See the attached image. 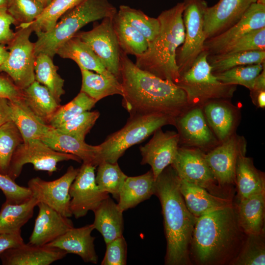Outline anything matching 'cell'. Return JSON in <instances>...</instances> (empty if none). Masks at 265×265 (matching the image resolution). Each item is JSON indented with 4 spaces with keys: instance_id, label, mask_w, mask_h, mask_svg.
<instances>
[{
    "instance_id": "94428289",
    "label": "cell",
    "mask_w": 265,
    "mask_h": 265,
    "mask_svg": "<svg viewBox=\"0 0 265 265\" xmlns=\"http://www.w3.org/2000/svg\"><path fill=\"white\" fill-rule=\"evenodd\" d=\"M256 2L265 4V0H256Z\"/></svg>"
},
{
    "instance_id": "ba28073f",
    "label": "cell",
    "mask_w": 265,
    "mask_h": 265,
    "mask_svg": "<svg viewBox=\"0 0 265 265\" xmlns=\"http://www.w3.org/2000/svg\"><path fill=\"white\" fill-rule=\"evenodd\" d=\"M33 32L29 25L17 26L14 36L7 45L6 61L0 66V73L6 74L20 89L23 90L35 80V44L29 37Z\"/></svg>"
},
{
    "instance_id": "6f0895ef",
    "label": "cell",
    "mask_w": 265,
    "mask_h": 265,
    "mask_svg": "<svg viewBox=\"0 0 265 265\" xmlns=\"http://www.w3.org/2000/svg\"><path fill=\"white\" fill-rule=\"evenodd\" d=\"M9 52L5 45H0V66L6 61Z\"/></svg>"
},
{
    "instance_id": "ab89813d",
    "label": "cell",
    "mask_w": 265,
    "mask_h": 265,
    "mask_svg": "<svg viewBox=\"0 0 265 265\" xmlns=\"http://www.w3.org/2000/svg\"><path fill=\"white\" fill-rule=\"evenodd\" d=\"M80 0H52L35 20L25 25H29L35 33L48 31L55 26L65 13Z\"/></svg>"
},
{
    "instance_id": "30bf717a",
    "label": "cell",
    "mask_w": 265,
    "mask_h": 265,
    "mask_svg": "<svg viewBox=\"0 0 265 265\" xmlns=\"http://www.w3.org/2000/svg\"><path fill=\"white\" fill-rule=\"evenodd\" d=\"M73 160L80 162L78 157L55 151L40 139L23 142L16 148L12 157L7 175L15 180L21 173L24 165L31 163L36 170L52 174L57 164L63 161Z\"/></svg>"
},
{
    "instance_id": "836d02e7",
    "label": "cell",
    "mask_w": 265,
    "mask_h": 265,
    "mask_svg": "<svg viewBox=\"0 0 265 265\" xmlns=\"http://www.w3.org/2000/svg\"><path fill=\"white\" fill-rule=\"evenodd\" d=\"M38 203L34 196L19 204L5 201L0 211V233L21 230V228L32 217L34 208Z\"/></svg>"
},
{
    "instance_id": "44dd1931",
    "label": "cell",
    "mask_w": 265,
    "mask_h": 265,
    "mask_svg": "<svg viewBox=\"0 0 265 265\" xmlns=\"http://www.w3.org/2000/svg\"><path fill=\"white\" fill-rule=\"evenodd\" d=\"M67 254L57 248L28 243L5 251L0 254V259L4 265H49Z\"/></svg>"
},
{
    "instance_id": "d6986e66",
    "label": "cell",
    "mask_w": 265,
    "mask_h": 265,
    "mask_svg": "<svg viewBox=\"0 0 265 265\" xmlns=\"http://www.w3.org/2000/svg\"><path fill=\"white\" fill-rule=\"evenodd\" d=\"M256 0H219L207 7L204 15L206 40L224 31L236 23Z\"/></svg>"
},
{
    "instance_id": "f1b7e54d",
    "label": "cell",
    "mask_w": 265,
    "mask_h": 265,
    "mask_svg": "<svg viewBox=\"0 0 265 265\" xmlns=\"http://www.w3.org/2000/svg\"><path fill=\"white\" fill-rule=\"evenodd\" d=\"M93 212L94 229L103 236L106 244L123 236V211L109 196Z\"/></svg>"
},
{
    "instance_id": "f6af8a7d",
    "label": "cell",
    "mask_w": 265,
    "mask_h": 265,
    "mask_svg": "<svg viewBox=\"0 0 265 265\" xmlns=\"http://www.w3.org/2000/svg\"><path fill=\"white\" fill-rule=\"evenodd\" d=\"M44 8L39 0H10L7 9L18 26L35 20Z\"/></svg>"
},
{
    "instance_id": "f907efd6",
    "label": "cell",
    "mask_w": 265,
    "mask_h": 265,
    "mask_svg": "<svg viewBox=\"0 0 265 265\" xmlns=\"http://www.w3.org/2000/svg\"><path fill=\"white\" fill-rule=\"evenodd\" d=\"M12 24L15 25V22L7 8L0 7V45H8L13 39L15 32L11 28Z\"/></svg>"
},
{
    "instance_id": "8d00e7d4",
    "label": "cell",
    "mask_w": 265,
    "mask_h": 265,
    "mask_svg": "<svg viewBox=\"0 0 265 265\" xmlns=\"http://www.w3.org/2000/svg\"><path fill=\"white\" fill-rule=\"evenodd\" d=\"M208 61L213 74L232 68L251 64L265 63V51H246L208 55Z\"/></svg>"
},
{
    "instance_id": "ffe728a7",
    "label": "cell",
    "mask_w": 265,
    "mask_h": 265,
    "mask_svg": "<svg viewBox=\"0 0 265 265\" xmlns=\"http://www.w3.org/2000/svg\"><path fill=\"white\" fill-rule=\"evenodd\" d=\"M38 214L29 238L30 244L43 246L57 238L74 227L73 222L46 204L39 202Z\"/></svg>"
},
{
    "instance_id": "7dc6e473",
    "label": "cell",
    "mask_w": 265,
    "mask_h": 265,
    "mask_svg": "<svg viewBox=\"0 0 265 265\" xmlns=\"http://www.w3.org/2000/svg\"><path fill=\"white\" fill-rule=\"evenodd\" d=\"M256 51H265V27L249 32L221 53Z\"/></svg>"
},
{
    "instance_id": "7a4b0ae2",
    "label": "cell",
    "mask_w": 265,
    "mask_h": 265,
    "mask_svg": "<svg viewBox=\"0 0 265 265\" xmlns=\"http://www.w3.org/2000/svg\"><path fill=\"white\" fill-rule=\"evenodd\" d=\"M246 236L238 224L235 205L204 214L197 218L193 230L191 262L199 265H231Z\"/></svg>"
},
{
    "instance_id": "9f6ffc18",
    "label": "cell",
    "mask_w": 265,
    "mask_h": 265,
    "mask_svg": "<svg viewBox=\"0 0 265 265\" xmlns=\"http://www.w3.org/2000/svg\"><path fill=\"white\" fill-rule=\"evenodd\" d=\"M265 90V68L255 79L253 88L250 91Z\"/></svg>"
},
{
    "instance_id": "7bdbcfd3",
    "label": "cell",
    "mask_w": 265,
    "mask_h": 265,
    "mask_svg": "<svg viewBox=\"0 0 265 265\" xmlns=\"http://www.w3.org/2000/svg\"><path fill=\"white\" fill-rule=\"evenodd\" d=\"M97 102L85 93L80 91L70 102L60 106L49 121L48 125L57 128L82 112L89 111Z\"/></svg>"
},
{
    "instance_id": "91938a15",
    "label": "cell",
    "mask_w": 265,
    "mask_h": 265,
    "mask_svg": "<svg viewBox=\"0 0 265 265\" xmlns=\"http://www.w3.org/2000/svg\"><path fill=\"white\" fill-rule=\"evenodd\" d=\"M44 5L45 7L47 6L52 0H39Z\"/></svg>"
},
{
    "instance_id": "1f68e13d",
    "label": "cell",
    "mask_w": 265,
    "mask_h": 265,
    "mask_svg": "<svg viewBox=\"0 0 265 265\" xmlns=\"http://www.w3.org/2000/svg\"><path fill=\"white\" fill-rule=\"evenodd\" d=\"M22 99L27 106L47 124L60 106L49 89L36 80L23 90Z\"/></svg>"
},
{
    "instance_id": "681fc988",
    "label": "cell",
    "mask_w": 265,
    "mask_h": 265,
    "mask_svg": "<svg viewBox=\"0 0 265 265\" xmlns=\"http://www.w3.org/2000/svg\"><path fill=\"white\" fill-rule=\"evenodd\" d=\"M106 248L102 265H125L127 245L123 236L106 244Z\"/></svg>"
},
{
    "instance_id": "e575fe53",
    "label": "cell",
    "mask_w": 265,
    "mask_h": 265,
    "mask_svg": "<svg viewBox=\"0 0 265 265\" xmlns=\"http://www.w3.org/2000/svg\"><path fill=\"white\" fill-rule=\"evenodd\" d=\"M58 67L48 55L40 53L36 55L34 65L35 80L46 87L58 103L61 101L64 80L57 73Z\"/></svg>"
},
{
    "instance_id": "3957f363",
    "label": "cell",
    "mask_w": 265,
    "mask_h": 265,
    "mask_svg": "<svg viewBox=\"0 0 265 265\" xmlns=\"http://www.w3.org/2000/svg\"><path fill=\"white\" fill-rule=\"evenodd\" d=\"M155 195L161 204L167 242L165 265L192 264L189 251L197 220L188 210L180 189V178L171 165L155 180Z\"/></svg>"
},
{
    "instance_id": "db71d44e",
    "label": "cell",
    "mask_w": 265,
    "mask_h": 265,
    "mask_svg": "<svg viewBox=\"0 0 265 265\" xmlns=\"http://www.w3.org/2000/svg\"><path fill=\"white\" fill-rule=\"evenodd\" d=\"M11 120V101L0 97V126Z\"/></svg>"
},
{
    "instance_id": "74e56055",
    "label": "cell",
    "mask_w": 265,
    "mask_h": 265,
    "mask_svg": "<svg viewBox=\"0 0 265 265\" xmlns=\"http://www.w3.org/2000/svg\"><path fill=\"white\" fill-rule=\"evenodd\" d=\"M117 13L143 35L149 43L153 40L159 32L160 23L158 17H149L142 11L127 5H120Z\"/></svg>"
},
{
    "instance_id": "9c48e42d",
    "label": "cell",
    "mask_w": 265,
    "mask_h": 265,
    "mask_svg": "<svg viewBox=\"0 0 265 265\" xmlns=\"http://www.w3.org/2000/svg\"><path fill=\"white\" fill-rule=\"evenodd\" d=\"M183 20L185 27L183 44L177 51L176 63L180 75L188 70L205 51L204 15L207 2L204 0H184Z\"/></svg>"
},
{
    "instance_id": "e0dca14e",
    "label": "cell",
    "mask_w": 265,
    "mask_h": 265,
    "mask_svg": "<svg viewBox=\"0 0 265 265\" xmlns=\"http://www.w3.org/2000/svg\"><path fill=\"white\" fill-rule=\"evenodd\" d=\"M180 141L202 150L213 148L219 141L210 128L202 106H191L175 119Z\"/></svg>"
},
{
    "instance_id": "4316f807",
    "label": "cell",
    "mask_w": 265,
    "mask_h": 265,
    "mask_svg": "<svg viewBox=\"0 0 265 265\" xmlns=\"http://www.w3.org/2000/svg\"><path fill=\"white\" fill-rule=\"evenodd\" d=\"M56 54L61 58L73 60L80 70L94 71L106 76L113 75L106 69L90 47L76 36L63 43L57 49Z\"/></svg>"
},
{
    "instance_id": "d590c367",
    "label": "cell",
    "mask_w": 265,
    "mask_h": 265,
    "mask_svg": "<svg viewBox=\"0 0 265 265\" xmlns=\"http://www.w3.org/2000/svg\"><path fill=\"white\" fill-rule=\"evenodd\" d=\"M112 22L120 48L123 53L136 56L146 52L149 42L137 30L117 13L113 17Z\"/></svg>"
},
{
    "instance_id": "5b68a950",
    "label": "cell",
    "mask_w": 265,
    "mask_h": 265,
    "mask_svg": "<svg viewBox=\"0 0 265 265\" xmlns=\"http://www.w3.org/2000/svg\"><path fill=\"white\" fill-rule=\"evenodd\" d=\"M116 8L108 0H81L65 13L55 26L47 32L35 34V56L43 53L53 58L58 48L74 36L87 24L112 17L117 13Z\"/></svg>"
},
{
    "instance_id": "816d5d0a",
    "label": "cell",
    "mask_w": 265,
    "mask_h": 265,
    "mask_svg": "<svg viewBox=\"0 0 265 265\" xmlns=\"http://www.w3.org/2000/svg\"><path fill=\"white\" fill-rule=\"evenodd\" d=\"M0 97L15 101L23 98V90L18 87L5 73H0Z\"/></svg>"
},
{
    "instance_id": "680465c9",
    "label": "cell",
    "mask_w": 265,
    "mask_h": 265,
    "mask_svg": "<svg viewBox=\"0 0 265 265\" xmlns=\"http://www.w3.org/2000/svg\"><path fill=\"white\" fill-rule=\"evenodd\" d=\"M10 0H0V7H7L9 3Z\"/></svg>"
},
{
    "instance_id": "8fae6325",
    "label": "cell",
    "mask_w": 265,
    "mask_h": 265,
    "mask_svg": "<svg viewBox=\"0 0 265 265\" xmlns=\"http://www.w3.org/2000/svg\"><path fill=\"white\" fill-rule=\"evenodd\" d=\"M205 155L198 148L179 147L171 165L181 179L202 187L214 195L229 198L218 185L206 160Z\"/></svg>"
},
{
    "instance_id": "ac0fdd59",
    "label": "cell",
    "mask_w": 265,
    "mask_h": 265,
    "mask_svg": "<svg viewBox=\"0 0 265 265\" xmlns=\"http://www.w3.org/2000/svg\"><path fill=\"white\" fill-rule=\"evenodd\" d=\"M180 143L178 133L174 131L156 130L152 138L140 147L142 159L141 164H148L156 179L168 166L173 162Z\"/></svg>"
},
{
    "instance_id": "7c38bea8",
    "label": "cell",
    "mask_w": 265,
    "mask_h": 265,
    "mask_svg": "<svg viewBox=\"0 0 265 265\" xmlns=\"http://www.w3.org/2000/svg\"><path fill=\"white\" fill-rule=\"evenodd\" d=\"M112 18H105L100 23L96 22L91 30L78 31L75 36L87 43L106 69L120 81L121 49Z\"/></svg>"
},
{
    "instance_id": "d6a6232c",
    "label": "cell",
    "mask_w": 265,
    "mask_h": 265,
    "mask_svg": "<svg viewBox=\"0 0 265 265\" xmlns=\"http://www.w3.org/2000/svg\"><path fill=\"white\" fill-rule=\"evenodd\" d=\"M82 92L96 102L108 96L123 95L120 81L114 75L106 76L91 71L80 69Z\"/></svg>"
},
{
    "instance_id": "7402d4cb",
    "label": "cell",
    "mask_w": 265,
    "mask_h": 265,
    "mask_svg": "<svg viewBox=\"0 0 265 265\" xmlns=\"http://www.w3.org/2000/svg\"><path fill=\"white\" fill-rule=\"evenodd\" d=\"M40 139L55 151L79 157L83 163L95 167L99 164V145H89L84 140L63 133L51 126Z\"/></svg>"
},
{
    "instance_id": "f35d334b",
    "label": "cell",
    "mask_w": 265,
    "mask_h": 265,
    "mask_svg": "<svg viewBox=\"0 0 265 265\" xmlns=\"http://www.w3.org/2000/svg\"><path fill=\"white\" fill-rule=\"evenodd\" d=\"M96 183L102 191L112 194L118 200L119 195L127 176L121 170L117 162H101L98 166Z\"/></svg>"
},
{
    "instance_id": "2e32d148",
    "label": "cell",
    "mask_w": 265,
    "mask_h": 265,
    "mask_svg": "<svg viewBox=\"0 0 265 265\" xmlns=\"http://www.w3.org/2000/svg\"><path fill=\"white\" fill-rule=\"evenodd\" d=\"M265 27V4L252 3L241 18L233 26L214 37L207 39L205 50L209 55L222 53L245 34Z\"/></svg>"
},
{
    "instance_id": "11a10c76",
    "label": "cell",
    "mask_w": 265,
    "mask_h": 265,
    "mask_svg": "<svg viewBox=\"0 0 265 265\" xmlns=\"http://www.w3.org/2000/svg\"><path fill=\"white\" fill-rule=\"evenodd\" d=\"M251 97L254 104L262 108L265 107V90L250 91Z\"/></svg>"
},
{
    "instance_id": "6da1fadb",
    "label": "cell",
    "mask_w": 265,
    "mask_h": 265,
    "mask_svg": "<svg viewBox=\"0 0 265 265\" xmlns=\"http://www.w3.org/2000/svg\"><path fill=\"white\" fill-rule=\"evenodd\" d=\"M120 82L122 106L130 115L161 113L175 118L190 107L182 89L140 69L121 50Z\"/></svg>"
},
{
    "instance_id": "60d3db41",
    "label": "cell",
    "mask_w": 265,
    "mask_h": 265,
    "mask_svg": "<svg viewBox=\"0 0 265 265\" xmlns=\"http://www.w3.org/2000/svg\"><path fill=\"white\" fill-rule=\"evenodd\" d=\"M265 232L246 235L237 257L231 265H265Z\"/></svg>"
},
{
    "instance_id": "4fadbf2b",
    "label": "cell",
    "mask_w": 265,
    "mask_h": 265,
    "mask_svg": "<svg viewBox=\"0 0 265 265\" xmlns=\"http://www.w3.org/2000/svg\"><path fill=\"white\" fill-rule=\"evenodd\" d=\"M205 154L206 160L220 187L235 184V169L238 156L246 153V141L242 136L232 134Z\"/></svg>"
},
{
    "instance_id": "c3c4849f",
    "label": "cell",
    "mask_w": 265,
    "mask_h": 265,
    "mask_svg": "<svg viewBox=\"0 0 265 265\" xmlns=\"http://www.w3.org/2000/svg\"><path fill=\"white\" fill-rule=\"evenodd\" d=\"M0 189L3 193L6 202L19 204L32 197L31 190L27 187L20 186L8 175L0 172Z\"/></svg>"
},
{
    "instance_id": "f5cc1de1",
    "label": "cell",
    "mask_w": 265,
    "mask_h": 265,
    "mask_svg": "<svg viewBox=\"0 0 265 265\" xmlns=\"http://www.w3.org/2000/svg\"><path fill=\"white\" fill-rule=\"evenodd\" d=\"M24 243L21 230L14 232L0 233V254L8 249L18 247Z\"/></svg>"
},
{
    "instance_id": "cb8c5ba5",
    "label": "cell",
    "mask_w": 265,
    "mask_h": 265,
    "mask_svg": "<svg viewBox=\"0 0 265 265\" xmlns=\"http://www.w3.org/2000/svg\"><path fill=\"white\" fill-rule=\"evenodd\" d=\"M202 107L210 128L220 143L234 133L238 115L236 108L227 99L211 100Z\"/></svg>"
},
{
    "instance_id": "83f0119b",
    "label": "cell",
    "mask_w": 265,
    "mask_h": 265,
    "mask_svg": "<svg viewBox=\"0 0 265 265\" xmlns=\"http://www.w3.org/2000/svg\"><path fill=\"white\" fill-rule=\"evenodd\" d=\"M155 179L151 169L141 175L128 177L120 191L117 204L123 212L135 207L154 194Z\"/></svg>"
},
{
    "instance_id": "5bb4252c",
    "label": "cell",
    "mask_w": 265,
    "mask_h": 265,
    "mask_svg": "<svg viewBox=\"0 0 265 265\" xmlns=\"http://www.w3.org/2000/svg\"><path fill=\"white\" fill-rule=\"evenodd\" d=\"M79 169L70 166L63 175L52 181L38 177L32 178L28 182V187L39 202L46 204L64 216L71 217L69 189Z\"/></svg>"
},
{
    "instance_id": "603a6c76",
    "label": "cell",
    "mask_w": 265,
    "mask_h": 265,
    "mask_svg": "<svg viewBox=\"0 0 265 265\" xmlns=\"http://www.w3.org/2000/svg\"><path fill=\"white\" fill-rule=\"evenodd\" d=\"M93 224L80 228H72L46 245L61 249L68 253L76 254L85 263L96 264L98 256L95 252V237L91 236Z\"/></svg>"
},
{
    "instance_id": "52a82bcc",
    "label": "cell",
    "mask_w": 265,
    "mask_h": 265,
    "mask_svg": "<svg viewBox=\"0 0 265 265\" xmlns=\"http://www.w3.org/2000/svg\"><path fill=\"white\" fill-rule=\"evenodd\" d=\"M208 55L205 50L202 52L190 67L180 74L176 84L186 93L190 107L202 106L212 100H228L236 90L237 85L226 84L217 79L208 62Z\"/></svg>"
},
{
    "instance_id": "ee69618b",
    "label": "cell",
    "mask_w": 265,
    "mask_h": 265,
    "mask_svg": "<svg viewBox=\"0 0 265 265\" xmlns=\"http://www.w3.org/2000/svg\"><path fill=\"white\" fill-rule=\"evenodd\" d=\"M264 68L265 63L251 64L237 66L224 72L213 74L223 83L240 85L251 90L255 78Z\"/></svg>"
},
{
    "instance_id": "9a60e30c",
    "label": "cell",
    "mask_w": 265,
    "mask_h": 265,
    "mask_svg": "<svg viewBox=\"0 0 265 265\" xmlns=\"http://www.w3.org/2000/svg\"><path fill=\"white\" fill-rule=\"evenodd\" d=\"M96 167L83 163L69 189L70 209L76 218L93 211L109 197L108 193L100 189L95 181Z\"/></svg>"
},
{
    "instance_id": "277c9868",
    "label": "cell",
    "mask_w": 265,
    "mask_h": 265,
    "mask_svg": "<svg viewBox=\"0 0 265 265\" xmlns=\"http://www.w3.org/2000/svg\"><path fill=\"white\" fill-rule=\"evenodd\" d=\"M184 9L183 1L162 11L158 17L160 23L158 34L149 43L145 53L135 56V64L139 68L176 84L180 76L177 51L185 39Z\"/></svg>"
},
{
    "instance_id": "bcb514c9",
    "label": "cell",
    "mask_w": 265,
    "mask_h": 265,
    "mask_svg": "<svg viewBox=\"0 0 265 265\" xmlns=\"http://www.w3.org/2000/svg\"><path fill=\"white\" fill-rule=\"evenodd\" d=\"M100 116L97 111H86L62 124L56 129L59 132L84 140Z\"/></svg>"
},
{
    "instance_id": "d4e9b609",
    "label": "cell",
    "mask_w": 265,
    "mask_h": 265,
    "mask_svg": "<svg viewBox=\"0 0 265 265\" xmlns=\"http://www.w3.org/2000/svg\"><path fill=\"white\" fill-rule=\"evenodd\" d=\"M180 189L188 210L197 218L233 204L231 198L214 195L180 178Z\"/></svg>"
},
{
    "instance_id": "4dcf8cb0",
    "label": "cell",
    "mask_w": 265,
    "mask_h": 265,
    "mask_svg": "<svg viewBox=\"0 0 265 265\" xmlns=\"http://www.w3.org/2000/svg\"><path fill=\"white\" fill-rule=\"evenodd\" d=\"M11 120L20 131L23 142L40 139L51 126L37 117L22 99L11 101Z\"/></svg>"
},
{
    "instance_id": "b9f144b4",
    "label": "cell",
    "mask_w": 265,
    "mask_h": 265,
    "mask_svg": "<svg viewBox=\"0 0 265 265\" xmlns=\"http://www.w3.org/2000/svg\"><path fill=\"white\" fill-rule=\"evenodd\" d=\"M23 142L22 135L12 120L0 126V173L7 174L14 152Z\"/></svg>"
},
{
    "instance_id": "f546056e",
    "label": "cell",
    "mask_w": 265,
    "mask_h": 265,
    "mask_svg": "<svg viewBox=\"0 0 265 265\" xmlns=\"http://www.w3.org/2000/svg\"><path fill=\"white\" fill-rule=\"evenodd\" d=\"M235 185L238 200L265 191V179L263 172L254 166L252 159L240 154L235 169Z\"/></svg>"
},
{
    "instance_id": "8992f818",
    "label": "cell",
    "mask_w": 265,
    "mask_h": 265,
    "mask_svg": "<svg viewBox=\"0 0 265 265\" xmlns=\"http://www.w3.org/2000/svg\"><path fill=\"white\" fill-rule=\"evenodd\" d=\"M175 119L161 113L130 115L122 128L109 135L99 145V164L102 161L117 162L128 149L142 142L162 127L174 125Z\"/></svg>"
},
{
    "instance_id": "484cf974",
    "label": "cell",
    "mask_w": 265,
    "mask_h": 265,
    "mask_svg": "<svg viewBox=\"0 0 265 265\" xmlns=\"http://www.w3.org/2000/svg\"><path fill=\"white\" fill-rule=\"evenodd\" d=\"M235 206L238 224L246 235L265 232V191L238 200Z\"/></svg>"
}]
</instances>
